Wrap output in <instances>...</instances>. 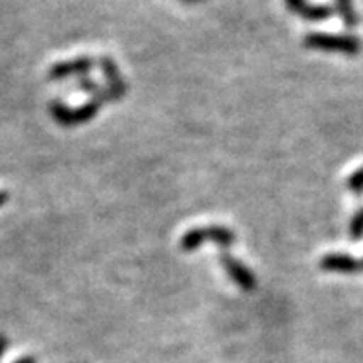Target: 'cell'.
<instances>
[{
	"label": "cell",
	"mask_w": 363,
	"mask_h": 363,
	"mask_svg": "<svg viewBox=\"0 0 363 363\" xmlns=\"http://www.w3.org/2000/svg\"><path fill=\"white\" fill-rule=\"evenodd\" d=\"M101 104L91 100L87 104H83L79 107H69L65 106L63 101L52 100L48 104V113H50L52 120L57 122L61 128H76V125L87 124L92 118H96V115L100 113Z\"/></svg>",
	"instance_id": "3957f363"
},
{
	"label": "cell",
	"mask_w": 363,
	"mask_h": 363,
	"mask_svg": "<svg viewBox=\"0 0 363 363\" xmlns=\"http://www.w3.org/2000/svg\"><path fill=\"white\" fill-rule=\"evenodd\" d=\"M319 267H321L323 272L343 273V275H358L359 272H363L362 260L345 253L325 255V257H321V260H319Z\"/></svg>",
	"instance_id": "ba28073f"
},
{
	"label": "cell",
	"mask_w": 363,
	"mask_h": 363,
	"mask_svg": "<svg viewBox=\"0 0 363 363\" xmlns=\"http://www.w3.org/2000/svg\"><path fill=\"white\" fill-rule=\"evenodd\" d=\"M284 4L290 13L297 15L308 23L328 21L334 13V8L330 4H312L308 0H284Z\"/></svg>",
	"instance_id": "8992f818"
},
{
	"label": "cell",
	"mask_w": 363,
	"mask_h": 363,
	"mask_svg": "<svg viewBox=\"0 0 363 363\" xmlns=\"http://www.w3.org/2000/svg\"><path fill=\"white\" fill-rule=\"evenodd\" d=\"M8 201H9V192H6V190H0V208L4 207Z\"/></svg>",
	"instance_id": "5bb4252c"
},
{
	"label": "cell",
	"mask_w": 363,
	"mask_h": 363,
	"mask_svg": "<svg viewBox=\"0 0 363 363\" xmlns=\"http://www.w3.org/2000/svg\"><path fill=\"white\" fill-rule=\"evenodd\" d=\"M78 87L87 92V94H91L92 100L101 104V106H106L109 101H115L113 96H111V92L107 91V87H101V85H98L94 79L87 78V76H83V78L78 79Z\"/></svg>",
	"instance_id": "30bf717a"
},
{
	"label": "cell",
	"mask_w": 363,
	"mask_h": 363,
	"mask_svg": "<svg viewBox=\"0 0 363 363\" xmlns=\"http://www.w3.org/2000/svg\"><path fill=\"white\" fill-rule=\"evenodd\" d=\"M94 57L91 55H79V57H74V60L67 61H57L48 69L46 72V78L50 82H61V79H67L70 76H78V78H83L87 76L92 69H94Z\"/></svg>",
	"instance_id": "5b68a950"
},
{
	"label": "cell",
	"mask_w": 363,
	"mask_h": 363,
	"mask_svg": "<svg viewBox=\"0 0 363 363\" xmlns=\"http://www.w3.org/2000/svg\"><path fill=\"white\" fill-rule=\"evenodd\" d=\"M235 230H230L225 225H207V227H196V229L186 230L183 236H181L179 247L184 253H192V251H198L205 242H212L221 249H229L236 244Z\"/></svg>",
	"instance_id": "7a4b0ae2"
},
{
	"label": "cell",
	"mask_w": 363,
	"mask_h": 363,
	"mask_svg": "<svg viewBox=\"0 0 363 363\" xmlns=\"http://www.w3.org/2000/svg\"><path fill=\"white\" fill-rule=\"evenodd\" d=\"M220 264L223 267V272L227 273V277L238 286L240 290L245 291V294H251V291L257 290V277L244 262H240L238 258L223 251L220 255Z\"/></svg>",
	"instance_id": "277c9868"
},
{
	"label": "cell",
	"mask_w": 363,
	"mask_h": 363,
	"mask_svg": "<svg viewBox=\"0 0 363 363\" xmlns=\"http://www.w3.org/2000/svg\"><path fill=\"white\" fill-rule=\"evenodd\" d=\"M347 190L352 194H363V166L358 168L354 174L349 175V179H347Z\"/></svg>",
	"instance_id": "7c38bea8"
},
{
	"label": "cell",
	"mask_w": 363,
	"mask_h": 363,
	"mask_svg": "<svg viewBox=\"0 0 363 363\" xmlns=\"http://www.w3.org/2000/svg\"><path fill=\"white\" fill-rule=\"evenodd\" d=\"M362 266H363V260H362Z\"/></svg>",
	"instance_id": "e0dca14e"
},
{
	"label": "cell",
	"mask_w": 363,
	"mask_h": 363,
	"mask_svg": "<svg viewBox=\"0 0 363 363\" xmlns=\"http://www.w3.org/2000/svg\"><path fill=\"white\" fill-rule=\"evenodd\" d=\"M179 2H183V4H196L199 0H179Z\"/></svg>",
	"instance_id": "2e32d148"
},
{
	"label": "cell",
	"mask_w": 363,
	"mask_h": 363,
	"mask_svg": "<svg viewBox=\"0 0 363 363\" xmlns=\"http://www.w3.org/2000/svg\"><path fill=\"white\" fill-rule=\"evenodd\" d=\"M98 65H100L101 72H104V78L107 82V91L111 92L113 100H124V96L128 94V85H125L124 76L120 72L118 63L113 57H109V55H101L100 60H98Z\"/></svg>",
	"instance_id": "52a82bcc"
},
{
	"label": "cell",
	"mask_w": 363,
	"mask_h": 363,
	"mask_svg": "<svg viewBox=\"0 0 363 363\" xmlns=\"http://www.w3.org/2000/svg\"><path fill=\"white\" fill-rule=\"evenodd\" d=\"M334 9L340 15L341 23L347 30H354L356 26L359 24V17L358 11H356L354 0H334Z\"/></svg>",
	"instance_id": "9c48e42d"
},
{
	"label": "cell",
	"mask_w": 363,
	"mask_h": 363,
	"mask_svg": "<svg viewBox=\"0 0 363 363\" xmlns=\"http://www.w3.org/2000/svg\"><path fill=\"white\" fill-rule=\"evenodd\" d=\"M13 363H37L35 356H23V358L15 359Z\"/></svg>",
	"instance_id": "9a60e30c"
},
{
	"label": "cell",
	"mask_w": 363,
	"mask_h": 363,
	"mask_svg": "<svg viewBox=\"0 0 363 363\" xmlns=\"http://www.w3.org/2000/svg\"><path fill=\"white\" fill-rule=\"evenodd\" d=\"M349 236L352 240L363 238V208H359L349 223Z\"/></svg>",
	"instance_id": "8fae6325"
},
{
	"label": "cell",
	"mask_w": 363,
	"mask_h": 363,
	"mask_svg": "<svg viewBox=\"0 0 363 363\" xmlns=\"http://www.w3.org/2000/svg\"><path fill=\"white\" fill-rule=\"evenodd\" d=\"M8 336H6V334H2V332H0V359L4 358V354H6V350H8Z\"/></svg>",
	"instance_id": "4fadbf2b"
},
{
	"label": "cell",
	"mask_w": 363,
	"mask_h": 363,
	"mask_svg": "<svg viewBox=\"0 0 363 363\" xmlns=\"http://www.w3.org/2000/svg\"><path fill=\"white\" fill-rule=\"evenodd\" d=\"M303 45L310 50L327 52V54H341L354 57L363 50V43L359 37L349 33H327V32H310L304 35Z\"/></svg>",
	"instance_id": "6da1fadb"
}]
</instances>
